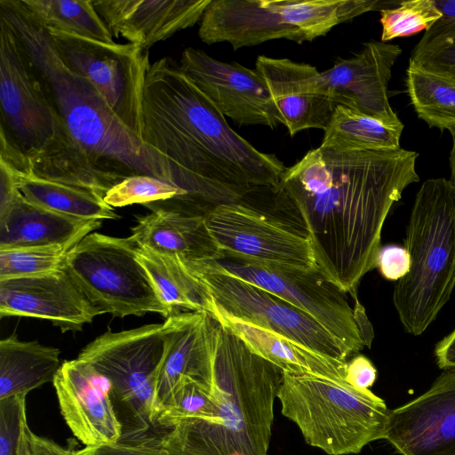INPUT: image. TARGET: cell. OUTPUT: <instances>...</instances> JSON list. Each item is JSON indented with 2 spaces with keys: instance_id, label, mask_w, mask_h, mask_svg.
<instances>
[{
  "instance_id": "cell-1",
  "label": "cell",
  "mask_w": 455,
  "mask_h": 455,
  "mask_svg": "<svg viewBox=\"0 0 455 455\" xmlns=\"http://www.w3.org/2000/svg\"><path fill=\"white\" fill-rule=\"evenodd\" d=\"M419 154L318 147L285 169L275 206L307 235L318 271L353 296L376 267L381 232L404 189L419 181Z\"/></svg>"
},
{
  "instance_id": "cell-2",
  "label": "cell",
  "mask_w": 455,
  "mask_h": 455,
  "mask_svg": "<svg viewBox=\"0 0 455 455\" xmlns=\"http://www.w3.org/2000/svg\"><path fill=\"white\" fill-rule=\"evenodd\" d=\"M141 140L165 158L180 198L206 209L276 187L286 169L236 133L170 57L148 69Z\"/></svg>"
},
{
  "instance_id": "cell-3",
  "label": "cell",
  "mask_w": 455,
  "mask_h": 455,
  "mask_svg": "<svg viewBox=\"0 0 455 455\" xmlns=\"http://www.w3.org/2000/svg\"><path fill=\"white\" fill-rule=\"evenodd\" d=\"M0 18L19 40L66 130L93 169L118 182L148 175L172 184L165 158L118 119L90 82L66 66L48 29L20 0H1Z\"/></svg>"
},
{
  "instance_id": "cell-4",
  "label": "cell",
  "mask_w": 455,
  "mask_h": 455,
  "mask_svg": "<svg viewBox=\"0 0 455 455\" xmlns=\"http://www.w3.org/2000/svg\"><path fill=\"white\" fill-rule=\"evenodd\" d=\"M283 371L221 326L206 417L180 420L159 445L174 455H268Z\"/></svg>"
},
{
  "instance_id": "cell-5",
  "label": "cell",
  "mask_w": 455,
  "mask_h": 455,
  "mask_svg": "<svg viewBox=\"0 0 455 455\" xmlns=\"http://www.w3.org/2000/svg\"><path fill=\"white\" fill-rule=\"evenodd\" d=\"M0 137L16 153L4 162L24 175L102 197L116 181L97 172L68 134L19 40L0 18Z\"/></svg>"
},
{
  "instance_id": "cell-6",
  "label": "cell",
  "mask_w": 455,
  "mask_h": 455,
  "mask_svg": "<svg viewBox=\"0 0 455 455\" xmlns=\"http://www.w3.org/2000/svg\"><path fill=\"white\" fill-rule=\"evenodd\" d=\"M410 270L393 291L405 332L419 336L435 320L455 288V182L429 179L418 190L405 229Z\"/></svg>"
},
{
  "instance_id": "cell-7",
  "label": "cell",
  "mask_w": 455,
  "mask_h": 455,
  "mask_svg": "<svg viewBox=\"0 0 455 455\" xmlns=\"http://www.w3.org/2000/svg\"><path fill=\"white\" fill-rule=\"evenodd\" d=\"M277 399L306 443L329 455L357 454L382 440L390 413L370 389L314 375L283 371Z\"/></svg>"
},
{
  "instance_id": "cell-8",
  "label": "cell",
  "mask_w": 455,
  "mask_h": 455,
  "mask_svg": "<svg viewBox=\"0 0 455 455\" xmlns=\"http://www.w3.org/2000/svg\"><path fill=\"white\" fill-rule=\"evenodd\" d=\"M397 3L381 0H212L198 30L207 44L234 50L274 39L298 44L325 36L335 26Z\"/></svg>"
},
{
  "instance_id": "cell-9",
  "label": "cell",
  "mask_w": 455,
  "mask_h": 455,
  "mask_svg": "<svg viewBox=\"0 0 455 455\" xmlns=\"http://www.w3.org/2000/svg\"><path fill=\"white\" fill-rule=\"evenodd\" d=\"M166 340L163 323L118 332L106 331L78 355L112 385L114 405L123 426L119 443L156 445L165 434L155 406Z\"/></svg>"
},
{
  "instance_id": "cell-10",
  "label": "cell",
  "mask_w": 455,
  "mask_h": 455,
  "mask_svg": "<svg viewBox=\"0 0 455 455\" xmlns=\"http://www.w3.org/2000/svg\"><path fill=\"white\" fill-rule=\"evenodd\" d=\"M132 236L92 232L68 253L62 267L100 311L117 317L172 311L158 296Z\"/></svg>"
},
{
  "instance_id": "cell-11",
  "label": "cell",
  "mask_w": 455,
  "mask_h": 455,
  "mask_svg": "<svg viewBox=\"0 0 455 455\" xmlns=\"http://www.w3.org/2000/svg\"><path fill=\"white\" fill-rule=\"evenodd\" d=\"M254 190L204 213L217 257L288 272L318 271L308 237L299 228L259 206ZM319 272V271H318Z\"/></svg>"
},
{
  "instance_id": "cell-12",
  "label": "cell",
  "mask_w": 455,
  "mask_h": 455,
  "mask_svg": "<svg viewBox=\"0 0 455 455\" xmlns=\"http://www.w3.org/2000/svg\"><path fill=\"white\" fill-rule=\"evenodd\" d=\"M48 31L66 66L90 82L118 119L141 140L143 92L150 67L147 50Z\"/></svg>"
},
{
  "instance_id": "cell-13",
  "label": "cell",
  "mask_w": 455,
  "mask_h": 455,
  "mask_svg": "<svg viewBox=\"0 0 455 455\" xmlns=\"http://www.w3.org/2000/svg\"><path fill=\"white\" fill-rule=\"evenodd\" d=\"M183 262L205 289L212 304L226 314L286 336L322 355L347 362L334 337L290 303L217 269L205 259Z\"/></svg>"
},
{
  "instance_id": "cell-14",
  "label": "cell",
  "mask_w": 455,
  "mask_h": 455,
  "mask_svg": "<svg viewBox=\"0 0 455 455\" xmlns=\"http://www.w3.org/2000/svg\"><path fill=\"white\" fill-rule=\"evenodd\" d=\"M205 260L311 316L334 337L347 357L358 354L365 347L346 292L320 272L282 271L228 258Z\"/></svg>"
},
{
  "instance_id": "cell-15",
  "label": "cell",
  "mask_w": 455,
  "mask_h": 455,
  "mask_svg": "<svg viewBox=\"0 0 455 455\" xmlns=\"http://www.w3.org/2000/svg\"><path fill=\"white\" fill-rule=\"evenodd\" d=\"M180 67L224 116L234 123L261 124L270 129L280 124L268 88L255 69L235 61L218 60L191 47L183 51Z\"/></svg>"
},
{
  "instance_id": "cell-16",
  "label": "cell",
  "mask_w": 455,
  "mask_h": 455,
  "mask_svg": "<svg viewBox=\"0 0 455 455\" xmlns=\"http://www.w3.org/2000/svg\"><path fill=\"white\" fill-rule=\"evenodd\" d=\"M61 415L73 435L85 447L121 441L109 379L87 361H64L52 381Z\"/></svg>"
},
{
  "instance_id": "cell-17",
  "label": "cell",
  "mask_w": 455,
  "mask_h": 455,
  "mask_svg": "<svg viewBox=\"0 0 455 455\" xmlns=\"http://www.w3.org/2000/svg\"><path fill=\"white\" fill-rule=\"evenodd\" d=\"M401 455H455V368L422 395L390 410L384 434Z\"/></svg>"
},
{
  "instance_id": "cell-18",
  "label": "cell",
  "mask_w": 455,
  "mask_h": 455,
  "mask_svg": "<svg viewBox=\"0 0 455 455\" xmlns=\"http://www.w3.org/2000/svg\"><path fill=\"white\" fill-rule=\"evenodd\" d=\"M402 53L395 44L370 41L355 55L320 71V91L336 105L387 122L401 121L388 98L392 68Z\"/></svg>"
},
{
  "instance_id": "cell-19",
  "label": "cell",
  "mask_w": 455,
  "mask_h": 455,
  "mask_svg": "<svg viewBox=\"0 0 455 455\" xmlns=\"http://www.w3.org/2000/svg\"><path fill=\"white\" fill-rule=\"evenodd\" d=\"M67 271L0 279V316L45 319L62 331H78L102 315Z\"/></svg>"
},
{
  "instance_id": "cell-20",
  "label": "cell",
  "mask_w": 455,
  "mask_h": 455,
  "mask_svg": "<svg viewBox=\"0 0 455 455\" xmlns=\"http://www.w3.org/2000/svg\"><path fill=\"white\" fill-rule=\"evenodd\" d=\"M163 325L166 349L156 390V419L164 403L184 379L212 387L221 328L220 322L206 311L175 312Z\"/></svg>"
},
{
  "instance_id": "cell-21",
  "label": "cell",
  "mask_w": 455,
  "mask_h": 455,
  "mask_svg": "<svg viewBox=\"0 0 455 455\" xmlns=\"http://www.w3.org/2000/svg\"><path fill=\"white\" fill-rule=\"evenodd\" d=\"M255 70L261 76L291 136L307 129L325 130L336 103L320 91V71L307 63L259 55Z\"/></svg>"
},
{
  "instance_id": "cell-22",
  "label": "cell",
  "mask_w": 455,
  "mask_h": 455,
  "mask_svg": "<svg viewBox=\"0 0 455 455\" xmlns=\"http://www.w3.org/2000/svg\"><path fill=\"white\" fill-rule=\"evenodd\" d=\"M212 0H92L116 37L147 50L201 20Z\"/></svg>"
},
{
  "instance_id": "cell-23",
  "label": "cell",
  "mask_w": 455,
  "mask_h": 455,
  "mask_svg": "<svg viewBox=\"0 0 455 455\" xmlns=\"http://www.w3.org/2000/svg\"><path fill=\"white\" fill-rule=\"evenodd\" d=\"M146 206L152 212L139 218L131 228L137 244L187 261L217 257L205 224L206 211L178 197Z\"/></svg>"
},
{
  "instance_id": "cell-24",
  "label": "cell",
  "mask_w": 455,
  "mask_h": 455,
  "mask_svg": "<svg viewBox=\"0 0 455 455\" xmlns=\"http://www.w3.org/2000/svg\"><path fill=\"white\" fill-rule=\"evenodd\" d=\"M210 314L255 354L283 372L345 381L346 361L322 355L277 332L235 318L211 301Z\"/></svg>"
},
{
  "instance_id": "cell-25",
  "label": "cell",
  "mask_w": 455,
  "mask_h": 455,
  "mask_svg": "<svg viewBox=\"0 0 455 455\" xmlns=\"http://www.w3.org/2000/svg\"><path fill=\"white\" fill-rule=\"evenodd\" d=\"M101 226L61 215L28 201L20 192L0 208V250L80 241Z\"/></svg>"
},
{
  "instance_id": "cell-26",
  "label": "cell",
  "mask_w": 455,
  "mask_h": 455,
  "mask_svg": "<svg viewBox=\"0 0 455 455\" xmlns=\"http://www.w3.org/2000/svg\"><path fill=\"white\" fill-rule=\"evenodd\" d=\"M60 350L14 334L0 341V400L27 395L53 381L60 367Z\"/></svg>"
},
{
  "instance_id": "cell-27",
  "label": "cell",
  "mask_w": 455,
  "mask_h": 455,
  "mask_svg": "<svg viewBox=\"0 0 455 455\" xmlns=\"http://www.w3.org/2000/svg\"><path fill=\"white\" fill-rule=\"evenodd\" d=\"M137 256L158 296L172 313L180 309L210 313V296L180 257L139 244Z\"/></svg>"
},
{
  "instance_id": "cell-28",
  "label": "cell",
  "mask_w": 455,
  "mask_h": 455,
  "mask_svg": "<svg viewBox=\"0 0 455 455\" xmlns=\"http://www.w3.org/2000/svg\"><path fill=\"white\" fill-rule=\"evenodd\" d=\"M403 124L387 122L336 105L320 147L340 150H393L401 148Z\"/></svg>"
},
{
  "instance_id": "cell-29",
  "label": "cell",
  "mask_w": 455,
  "mask_h": 455,
  "mask_svg": "<svg viewBox=\"0 0 455 455\" xmlns=\"http://www.w3.org/2000/svg\"><path fill=\"white\" fill-rule=\"evenodd\" d=\"M10 168L15 175L20 192L28 201L37 206L61 215L86 220L119 218L114 208L108 204L102 196L93 192L32 175H24Z\"/></svg>"
},
{
  "instance_id": "cell-30",
  "label": "cell",
  "mask_w": 455,
  "mask_h": 455,
  "mask_svg": "<svg viewBox=\"0 0 455 455\" xmlns=\"http://www.w3.org/2000/svg\"><path fill=\"white\" fill-rule=\"evenodd\" d=\"M405 83L419 118L430 128H455V79L430 72L410 60Z\"/></svg>"
},
{
  "instance_id": "cell-31",
  "label": "cell",
  "mask_w": 455,
  "mask_h": 455,
  "mask_svg": "<svg viewBox=\"0 0 455 455\" xmlns=\"http://www.w3.org/2000/svg\"><path fill=\"white\" fill-rule=\"evenodd\" d=\"M44 27L81 37L115 44L92 0H20Z\"/></svg>"
},
{
  "instance_id": "cell-32",
  "label": "cell",
  "mask_w": 455,
  "mask_h": 455,
  "mask_svg": "<svg viewBox=\"0 0 455 455\" xmlns=\"http://www.w3.org/2000/svg\"><path fill=\"white\" fill-rule=\"evenodd\" d=\"M78 242L0 250V279L36 275L58 270L62 267L68 253Z\"/></svg>"
},
{
  "instance_id": "cell-33",
  "label": "cell",
  "mask_w": 455,
  "mask_h": 455,
  "mask_svg": "<svg viewBox=\"0 0 455 455\" xmlns=\"http://www.w3.org/2000/svg\"><path fill=\"white\" fill-rule=\"evenodd\" d=\"M380 41L413 36L428 30L442 16L434 0H406L379 11Z\"/></svg>"
},
{
  "instance_id": "cell-34",
  "label": "cell",
  "mask_w": 455,
  "mask_h": 455,
  "mask_svg": "<svg viewBox=\"0 0 455 455\" xmlns=\"http://www.w3.org/2000/svg\"><path fill=\"white\" fill-rule=\"evenodd\" d=\"M211 388L184 379L164 403L156 419L158 427L166 433L180 420L204 418L212 404Z\"/></svg>"
},
{
  "instance_id": "cell-35",
  "label": "cell",
  "mask_w": 455,
  "mask_h": 455,
  "mask_svg": "<svg viewBox=\"0 0 455 455\" xmlns=\"http://www.w3.org/2000/svg\"><path fill=\"white\" fill-rule=\"evenodd\" d=\"M185 196L186 192L183 189L170 182L153 176L134 175L113 186L103 199L115 208L134 204L146 205Z\"/></svg>"
},
{
  "instance_id": "cell-36",
  "label": "cell",
  "mask_w": 455,
  "mask_h": 455,
  "mask_svg": "<svg viewBox=\"0 0 455 455\" xmlns=\"http://www.w3.org/2000/svg\"><path fill=\"white\" fill-rule=\"evenodd\" d=\"M27 395L0 400V455H17L23 424L27 418Z\"/></svg>"
},
{
  "instance_id": "cell-37",
  "label": "cell",
  "mask_w": 455,
  "mask_h": 455,
  "mask_svg": "<svg viewBox=\"0 0 455 455\" xmlns=\"http://www.w3.org/2000/svg\"><path fill=\"white\" fill-rule=\"evenodd\" d=\"M441 18L415 45L411 55L434 49L455 39V0H434Z\"/></svg>"
},
{
  "instance_id": "cell-38",
  "label": "cell",
  "mask_w": 455,
  "mask_h": 455,
  "mask_svg": "<svg viewBox=\"0 0 455 455\" xmlns=\"http://www.w3.org/2000/svg\"><path fill=\"white\" fill-rule=\"evenodd\" d=\"M410 60L430 72L455 79V39L411 55Z\"/></svg>"
},
{
  "instance_id": "cell-39",
  "label": "cell",
  "mask_w": 455,
  "mask_h": 455,
  "mask_svg": "<svg viewBox=\"0 0 455 455\" xmlns=\"http://www.w3.org/2000/svg\"><path fill=\"white\" fill-rule=\"evenodd\" d=\"M410 263V256L406 249L403 246L392 244L380 248L376 267L385 279L397 282L409 272Z\"/></svg>"
},
{
  "instance_id": "cell-40",
  "label": "cell",
  "mask_w": 455,
  "mask_h": 455,
  "mask_svg": "<svg viewBox=\"0 0 455 455\" xmlns=\"http://www.w3.org/2000/svg\"><path fill=\"white\" fill-rule=\"evenodd\" d=\"M76 455H174L160 445L117 443L75 451Z\"/></svg>"
},
{
  "instance_id": "cell-41",
  "label": "cell",
  "mask_w": 455,
  "mask_h": 455,
  "mask_svg": "<svg viewBox=\"0 0 455 455\" xmlns=\"http://www.w3.org/2000/svg\"><path fill=\"white\" fill-rule=\"evenodd\" d=\"M377 379V370L366 356L357 355L347 363L345 381L358 390H369Z\"/></svg>"
},
{
  "instance_id": "cell-42",
  "label": "cell",
  "mask_w": 455,
  "mask_h": 455,
  "mask_svg": "<svg viewBox=\"0 0 455 455\" xmlns=\"http://www.w3.org/2000/svg\"><path fill=\"white\" fill-rule=\"evenodd\" d=\"M28 437L32 455H76L74 450L66 449L51 439L37 435L31 429Z\"/></svg>"
},
{
  "instance_id": "cell-43",
  "label": "cell",
  "mask_w": 455,
  "mask_h": 455,
  "mask_svg": "<svg viewBox=\"0 0 455 455\" xmlns=\"http://www.w3.org/2000/svg\"><path fill=\"white\" fill-rule=\"evenodd\" d=\"M355 299V306L354 307L355 317L361 331L363 341L365 346L368 347H371V341L373 339V331L369 322L363 307L359 303L356 295H354Z\"/></svg>"
},
{
  "instance_id": "cell-44",
  "label": "cell",
  "mask_w": 455,
  "mask_h": 455,
  "mask_svg": "<svg viewBox=\"0 0 455 455\" xmlns=\"http://www.w3.org/2000/svg\"><path fill=\"white\" fill-rule=\"evenodd\" d=\"M29 429L30 428L28 427V420H26L23 424L20 433L17 455H32L28 437Z\"/></svg>"
},
{
  "instance_id": "cell-45",
  "label": "cell",
  "mask_w": 455,
  "mask_h": 455,
  "mask_svg": "<svg viewBox=\"0 0 455 455\" xmlns=\"http://www.w3.org/2000/svg\"><path fill=\"white\" fill-rule=\"evenodd\" d=\"M452 139V146L449 156L451 180L455 182V128L449 131Z\"/></svg>"
}]
</instances>
